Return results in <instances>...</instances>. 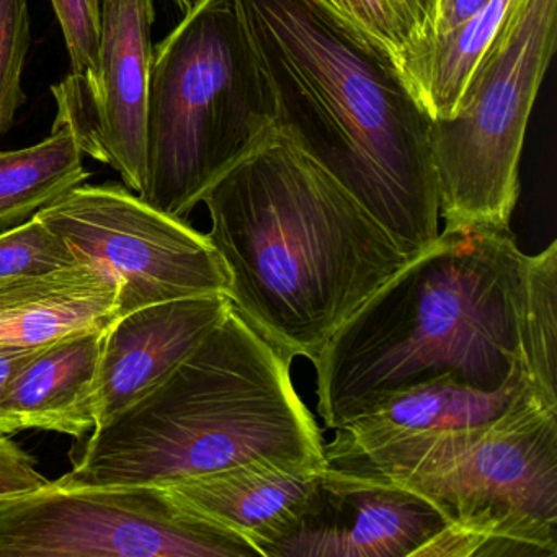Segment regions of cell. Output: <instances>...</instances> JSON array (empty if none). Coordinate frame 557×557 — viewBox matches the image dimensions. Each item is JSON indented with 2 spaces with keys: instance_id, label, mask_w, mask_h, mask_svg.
Masks as SVG:
<instances>
[{
  "instance_id": "obj_19",
  "label": "cell",
  "mask_w": 557,
  "mask_h": 557,
  "mask_svg": "<svg viewBox=\"0 0 557 557\" xmlns=\"http://www.w3.org/2000/svg\"><path fill=\"white\" fill-rule=\"evenodd\" d=\"M397 71L435 37L440 0H314Z\"/></svg>"
},
{
  "instance_id": "obj_12",
  "label": "cell",
  "mask_w": 557,
  "mask_h": 557,
  "mask_svg": "<svg viewBox=\"0 0 557 557\" xmlns=\"http://www.w3.org/2000/svg\"><path fill=\"white\" fill-rule=\"evenodd\" d=\"M233 308L227 295L194 296L119 315L103 335L97 429L151 393Z\"/></svg>"
},
{
  "instance_id": "obj_8",
  "label": "cell",
  "mask_w": 557,
  "mask_h": 557,
  "mask_svg": "<svg viewBox=\"0 0 557 557\" xmlns=\"http://www.w3.org/2000/svg\"><path fill=\"white\" fill-rule=\"evenodd\" d=\"M159 485L48 487L0 500V557H257Z\"/></svg>"
},
{
  "instance_id": "obj_24",
  "label": "cell",
  "mask_w": 557,
  "mask_h": 557,
  "mask_svg": "<svg viewBox=\"0 0 557 557\" xmlns=\"http://www.w3.org/2000/svg\"><path fill=\"white\" fill-rule=\"evenodd\" d=\"M51 482L30 453L8 435H0V500L48 487Z\"/></svg>"
},
{
  "instance_id": "obj_21",
  "label": "cell",
  "mask_w": 557,
  "mask_h": 557,
  "mask_svg": "<svg viewBox=\"0 0 557 557\" xmlns=\"http://www.w3.org/2000/svg\"><path fill=\"white\" fill-rule=\"evenodd\" d=\"M77 263L73 249L38 216L0 231V280L44 275Z\"/></svg>"
},
{
  "instance_id": "obj_18",
  "label": "cell",
  "mask_w": 557,
  "mask_h": 557,
  "mask_svg": "<svg viewBox=\"0 0 557 557\" xmlns=\"http://www.w3.org/2000/svg\"><path fill=\"white\" fill-rule=\"evenodd\" d=\"M70 129H51L45 141L17 151H0V231L37 216L79 185L90 172Z\"/></svg>"
},
{
  "instance_id": "obj_7",
  "label": "cell",
  "mask_w": 557,
  "mask_h": 557,
  "mask_svg": "<svg viewBox=\"0 0 557 557\" xmlns=\"http://www.w3.org/2000/svg\"><path fill=\"white\" fill-rule=\"evenodd\" d=\"M557 45V0H520L485 53L458 112L432 122L445 226L510 227L528 123Z\"/></svg>"
},
{
  "instance_id": "obj_15",
  "label": "cell",
  "mask_w": 557,
  "mask_h": 557,
  "mask_svg": "<svg viewBox=\"0 0 557 557\" xmlns=\"http://www.w3.org/2000/svg\"><path fill=\"white\" fill-rule=\"evenodd\" d=\"M106 329L71 332L41 345L0 399V435L47 430L86 438L97 429L96 393Z\"/></svg>"
},
{
  "instance_id": "obj_2",
  "label": "cell",
  "mask_w": 557,
  "mask_h": 557,
  "mask_svg": "<svg viewBox=\"0 0 557 557\" xmlns=\"http://www.w3.org/2000/svg\"><path fill=\"white\" fill-rule=\"evenodd\" d=\"M273 125L295 139L407 259L440 236L432 120L397 67L314 0H230Z\"/></svg>"
},
{
  "instance_id": "obj_20",
  "label": "cell",
  "mask_w": 557,
  "mask_h": 557,
  "mask_svg": "<svg viewBox=\"0 0 557 557\" xmlns=\"http://www.w3.org/2000/svg\"><path fill=\"white\" fill-rule=\"evenodd\" d=\"M557 243L528 260L524 376L534 393L557 406Z\"/></svg>"
},
{
  "instance_id": "obj_10",
  "label": "cell",
  "mask_w": 557,
  "mask_h": 557,
  "mask_svg": "<svg viewBox=\"0 0 557 557\" xmlns=\"http://www.w3.org/2000/svg\"><path fill=\"white\" fill-rule=\"evenodd\" d=\"M154 21V0H102L96 67L53 87V129H70L84 154L115 169L136 194L145 178Z\"/></svg>"
},
{
  "instance_id": "obj_23",
  "label": "cell",
  "mask_w": 557,
  "mask_h": 557,
  "mask_svg": "<svg viewBox=\"0 0 557 557\" xmlns=\"http://www.w3.org/2000/svg\"><path fill=\"white\" fill-rule=\"evenodd\" d=\"M63 30L71 73L92 71L99 57L102 0H51Z\"/></svg>"
},
{
  "instance_id": "obj_13",
  "label": "cell",
  "mask_w": 557,
  "mask_h": 557,
  "mask_svg": "<svg viewBox=\"0 0 557 557\" xmlns=\"http://www.w3.org/2000/svg\"><path fill=\"white\" fill-rule=\"evenodd\" d=\"M531 393L523 376L497 391L472 389L451 376L416 384L338 426L334 442L324 445L325 466L344 465L420 436L488 425Z\"/></svg>"
},
{
  "instance_id": "obj_22",
  "label": "cell",
  "mask_w": 557,
  "mask_h": 557,
  "mask_svg": "<svg viewBox=\"0 0 557 557\" xmlns=\"http://www.w3.org/2000/svg\"><path fill=\"white\" fill-rule=\"evenodd\" d=\"M30 41L28 0H0V135L12 128L27 102L22 73Z\"/></svg>"
},
{
  "instance_id": "obj_25",
  "label": "cell",
  "mask_w": 557,
  "mask_h": 557,
  "mask_svg": "<svg viewBox=\"0 0 557 557\" xmlns=\"http://www.w3.org/2000/svg\"><path fill=\"white\" fill-rule=\"evenodd\" d=\"M487 0H440L438 15H436L435 37L446 34L458 27L459 24L471 17L479 9L484 8Z\"/></svg>"
},
{
  "instance_id": "obj_27",
  "label": "cell",
  "mask_w": 557,
  "mask_h": 557,
  "mask_svg": "<svg viewBox=\"0 0 557 557\" xmlns=\"http://www.w3.org/2000/svg\"><path fill=\"white\" fill-rule=\"evenodd\" d=\"M198 2H200V0H175V4L178 5V9H181L184 14L185 12L191 11Z\"/></svg>"
},
{
  "instance_id": "obj_11",
  "label": "cell",
  "mask_w": 557,
  "mask_h": 557,
  "mask_svg": "<svg viewBox=\"0 0 557 557\" xmlns=\"http://www.w3.org/2000/svg\"><path fill=\"white\" fill-rule=\"evenodd\" d=\"M445 527L416 492L324 466L314 504L265 557H416Z\"/></svg>"
},
{
  "instance_id": "obj_1",
  "label": "cell",
  "mask_w": 557,
  "mask_h": 557,
  "mask_svg": "<svg viewBox=\"0 0 557 557\" xmlns=\"http://www.w3.org/2000/svg\"><path fill=\"white\" fill-rule=\"evenodd\" d=\"M201 203L227 298L289 358L315 363L332 335L407 259L387 231L272 125Z\"/></svg>"
},
{
  "instance_id": "obj_3",
  "label": "cell",
  "mask_w": 557,
  "mask_h": 557,
  "mask_svg": "<svg viewBox=\"0 0 557 557\" xmlns=\"http://www.w3.org/2000/svg\"><path fill=\"white\" fill-rule=\"evenodd\" d=\"M528 260L510 227L445 226L332 335L315 361L325 426L337 430L435 377L478 391L527 380Z\"/></svg>"
},
{
  "instance_id": "obj_17",
  "label": "cell",
  "mask_w": 557,
  "mask_h": 557,
  "mask_svg": "<svg viewBox=\"0 0 557 557\" xmlns=\"http://www.w3.org/2000/svg\"><path fill=\"white\" fill-rule=\"evenodd\" d=\"M518 2L487 0L484 8L433 38L400 67V77L432 122L458 112L472 76Z\"/></svg>"
},
{
  "instance_id": "obj_6",
  "label": "cell",
  "mask_w": 557,
  "mask_h": 557,
  "mask_svg": "<svg viewBox=\"0 0 557 557\" xmlns=\"http://www.w3.org/2000/svg\"><path fill=\"white\" fill-rule=\"evenodd\" d=\"M273 125L269 92L230 0H200L152 50L139 197L187 220Z\"/></svg>"
},
{
  "instance_id": "obj_9",
  "label": "cell",
  "mask_w": 557,
  "mask_h": 557,
  "mask_svg": "<svg viewBox=\"0 0 557 557\" xmlns=\"http://www.w3.org/2000/svg\"><path fill=\"white\" fill-rule=\"evenodd\" d=\"M37 216L81 262L103 263L119 280V315L227 293L226 272L207 234L128 187L83 184Z\"/></svg>"
},
{
  "instance_id": "obj_5",
  "label": "cell",
  "mask_w": 557,
  "mask_h": 557,
  "mask_svg": "<svg viewBox=\"0 0 557 557\" xmlns=\"http://www.w3.org/2000/svg\"><path fill=\"white\" fill-rule=\"evenodd\" d=\"M327 468L400 485L442 513L446 527L416 557L557 556V406L534 393L488 425Z\"/></svg>"
},
{
  "instance_id": "obj_14",
  "label": "cell",
  "mask_w": 557,
  "mask_h": 557,
  "mask_svg": "<svg viewBox=\"0 0 557 557\" xmlns=\"http://www.w3.org/2000/svg\"><path fill=\"white\" fill-rule=\"evenodd\" d=\"M322 469L252 462L164 487L188 510L244 537L265 557L314 504Z\"/></svg>"
},
{
  "instance_id": "obj_4",
  "label": "cell",
  "mask_w": 557,
  "mask_h": 557,
  "mask_svg": "<svg viewBox=\"0 0 557 557\" xmlns=\"http://www.w3.org/2000/svg\"><path fill=\"white\" fill-rule=\"evenodd\" d=\"M292 361L233 306L151 393L77 440L54 484L164 487L252 462L324 468Z\"/></svg>"
},
{
  "instance_id": "obj_26",
  "label": "cell",
  "mask_w": 557,
  "mask_h": 557,
  "mask_svg": "<svg viewBox=\"0 0 557 557\" xmlns=\"http://www.w3.org/2000/svg\"><path fill=\"white\" fill-rule=\"evenodd\" d=\"M41 347V345H40ZM40 347H21V345H0V399L4 396L9 383L28 357Z\"/></svg>"
},
{
  "instance_id": "obj_16",
  "label": "cell",
  "mask_w": 557,
  "mask_h": 557,
  "mask_svg": "<svg viewBox=\"0 0 557 557\" xmlns=\"http://www.w3.org/2000/svg\"><path fill=\"white\" fill-rule=\"evenodd\" d=\"M119 280L100 262L0 280V345L40 347L119 318Z\"/></svg>"
}]
</instances>
